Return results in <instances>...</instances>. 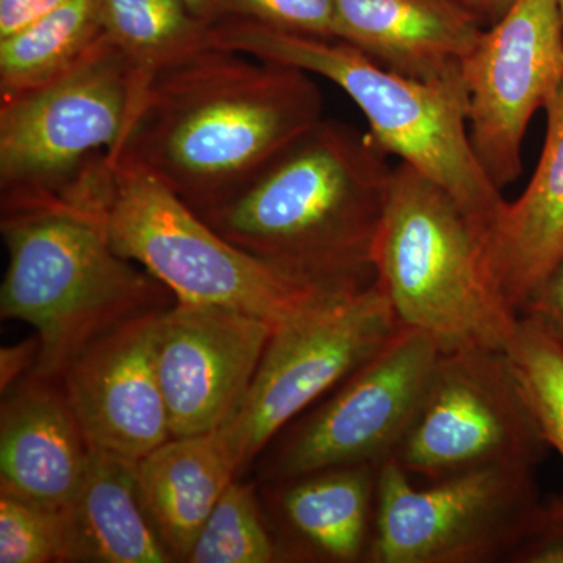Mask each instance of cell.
<instances>
[{"instance_id": "6da1fadb", "label": "cell", "mask_w": 563, "mask_h": 563, "mask_svg": "<svg viewBox=\"0 0 563 563\" xmlns=\"http://www.w3.org/2000/svg\"><path fill=\"white\" fill-rule=\"evenodd\" d=\"M312 74L203 47L155 74L111 161L151 174L198 214L228 201L322 120Z\"/></svg>"}, {"instance_id": "7a4b0ae2", "label": "cell", "mask_w": 563, "mask_h": 563, "mask_svg": "<svg viewBox=\"0 0 563 563\" xmlns=\"http://www.w3.org/2000/svg\"><path fill=\"white\" fill-rule=\"evenodd\" d=\"M369 133L322 118L228 201L199 214L279 272L324 288L376 279L393 168Z\"/></svg>"}, {"instance_id": "3957f363", "label": "cell", "mask_w": 563, "mask_h": 563, "mask_svg": "<svg viewBox=\"0 0 563 563\" xmlns=\"http://www.w3.org/2000/svg\"><path fill=\"white\" fill-rule=\"evenodd\" d=\"M111 190L113 168L101 157L58 195L2 209L9 263L0 317L35 329L40 357L33 374L43 379L60 380L103 335L176 302L157 277L111 244Z\"/></svg>"}, {"instance_id": "277c9868", "label": "cell", "mask_w": 563, "mask_h": 563, "mask_svg": "<svg viewBox=\"0 0 563 563\" xmlns=\"http://www.w3.org/2000/svg\"><path fill=\"white\" fill-rule=\"evenodd\" d=\"M207 46L332 81L361 109L373 140L450 192L484 235L498 220L506 201L474 154L465 81L409 79L346 41L276 31L242 18L211 25Z\"/></svg>"}, {"instance_id": "5b68a950", "label": "cell", "mask_w": 563, "mask_h": 563, "mask_svg": "<svg viewBox=\"0 0 563 563\" xmlns=\"http://www.w3.org/2000/svg\"><path fill=\"white\" fill-rule=\"evenodd\" d=\"M374 272L399 324L442 352L506 351L512 340L520 314L493 277L484 232L409 163L393 168Z\"/></svg>"}, {"instance_id": "8992f818", "label": "cell", "mask_w": 563, "mask_h": 563, "mask_svg": "<svg viewBox=\"0 0 563 563\" xmlns=\"http://www.w3.org/2000/svg\"><path fill=\"white\" fill-rule=\"evenodd\" d=\"M111 166L106 214L111 244L157 277L176 301L222 307L279 325L321 292L335 290L296 279L240 250L139 166L124 161Z\"/></svg>"}, {"instance_id": "52a82bcc", "label": "cell", "mask_w": 563, "mask_h": 563, "mask_svg": "<svg viewBox=\"0 0 563 563\" xmlns=\"http://www.w3.org/2000/svg\"><path fill=\"white\" fill-rule=\"evenodd\" d=\"M147 85L109 40L62 79L0 102L2 209L58 195L117 154Z\"/></svg>"}, {"instance_id": "ba28073f", "label": "cell", "mask_w": 563, "mask_h": 563, "mask_svg": "<svg viewBox=\"0 0 563 563\" xmlns=\"http://www.w3.org/2000/svg\"><path fill=\"white\" fill-rule=\"evenodd\" d=\"M401 328L377 279L363 287L321 292L276 325L250 393L235 417L221 428L239 474Z\"/></svg>"}, {"instance_id": "9c48e42d", "label": "cell", "mask_w": 563, "mask_h": 563, "mask_svg": "<svg viewBox=\"0 0 563 563\" xmlns=\"http://www.w3.org/2000/svg\"><path fill=\"white\" fill-rule=\"evenodd\" d=\"M542 507L529 466H487L418 488L387 459L366 563H507Z\"/></svg>"}, {"instance_id": "30bf717a", "label": "cell", "mask_w": 563, "mask_h": 563, "mask_svg": "<svg viewBox=\"0 0 563 563\" xmlns=\"http://www.w3.org/2000/svg\"><path fill=\"white\" fill-rule=\"evenodd\" d=\"M550 446L506 351L442 352L393 461L426 483L487 466L537 468Z\"/></svg>"}, {"instance_id": "8fae6325", "label": "cell", "mask_w": 563, "mask_h": 563, "mask_svg": "<svg viewBox=\"0 0 563 563\" xmlns=\"http://www.w3.org/2000/svg\"><path fill=\"white\" fill-rule=\"evenodd\" d=\"M440 354L431 336L399 329L383 350L273 440L263 466L266 483L335 466L383 465L409 428Z\"/></svg>"}, {"instance_id": "7c38bea8", "label": "cell", "mask_w": 563, "mask_h": 563, "mask_svg": "<svg viewBox=\"0 0 563 563\" xmlns=\"http://www.w3.org/2000/svg\"><path fill=\"white\" fill-rule=\"evenodd\" d=\"M474 154L499 190L523 172L532 118L563 85V21L559 0H515L481 35L463 63Z\"/></svg>"}, {"instance_id": "4fadbf2b", "label": "cell", "mask_w": 563, "mask_h": 563, "mask_svg": "<svg viewBox=\"0 0 563 563\" xmlns=\"http://www.w3.org/2000/svg\"><path fill=\"white\" fill-rule=\"evenodd\" d=\"M274 328L202 303L176 301L158 314L155 368L173 437L218 431L235 417Z\"/></svg>"}, {"instance_id": "5bb4252c", "label": "cell", "mask_w": 563, "mask_h": 563, "mask_svg": "<svg viewBox=\"0 0 563 563\" xmlns=\"http://www.w3.org/2000/svg\"><path fill=\"white\" fill-rule=\"evenodd\" d=\"M161 312L128 321L76 358L60 384L92 453L136 465L173 439L155 368Z\"/></svg>"}, {"instance_id": "9a60e30c", "label": "cell", "mask_w": 563, "mask_h": 563, "mask_svg": "<svg viewBox=\"0 0 563 563\" xmlns=\"http://www.w3.org/2000/svg\"><path fill=\"white\" fill-rule=\"evenodd\" d=\"M2 396L0 495L65 512L91 450L60 380L31 374Z\"/></svg>"}, {"instance_id": "2e32d148", "label": "cell", "mask_w": 563, "mask_h": 563, "mask_svg": "<svg viewBox=\"0 0 563 563\" xmlns=\"http://www.w3.org/2000/svg\"><path fill=\"white\" fill-rule=\"evenodd\" d=\"M333 2L336 38L393 73L428 84L462 81L463 63L484 32L461 0Z\"/></svg>"}, {"instance_id": "e0dca14e", "label": "cell", "mask_w": 563, "mask_h": 563, "mask_svg": "<svg viewBox=\"0 0 563 563\" xmlns=\"http://www.w3.org/2000/svg\"><path fill=\"white\" fill-rule=\"evenodd\" d=\"M544 113L539 165L523 195L506 202L484 236L493 277L518 314L563 257V85Z\"/></svg>"}, {"instance_id": "ac0fdd59", "label": "cell", "mask_w": 563, "mask_h": 563, "mask_svg": "<svg viewBox=\"0 0 563 563\" xmlns=\"http://www.w3.org/2000/svg\"><path fill=\"white\" fill-rule=\"evenodd\" d=\"M379 470L374 463L335 466L272 484L284 561L366 563Z\"/></svg>"}, {"instance_id": "d6986e66", "label": "cell", "mask_w": 563, "mask_h": 563, "mask_svg": "<svg viewBox=\"0 0 563 563\" xmlns=\"http://www.w3.org/2000/svg\"><path fill=\"white\" fill-rule=\"evenodd\" d=\"M239 476L221 429L173 437L135 466L141 506L174 562H187L222 493Z\"/></svg>"}, {"instance_id": "ffe728a7", "label": "cell", "mask_w": 563, "mask_h": 563, "mask_svg": "<svg viewBox=\"0 0 563 563\" xmlns=\"http://www.w3.org/2000/svg\"><path fill=\"white\" fill-rule=\"evenodd\" d=\"M135 466L91 451L84 484L65 510L68 562H174L141 506Z\"/></svg>"}, {"instance_id": "44dd1931", "label": "cell", "mask_w": 563, "mask_h": 563, "mask_svg": "<svg viewBox=\"0 0 563 563\" xmlns=\"http://www.w3.org/2000/svg\"><path fill=\"white\" fill-rule=\"evenodd\" d=\"M109 40L99 0H69L0 40V102L62 79Z\"/></svg>"}, {"instance_id": "7402d4cb", "label": "cell", "mask_w": 563, "mask_h": 563, "mask_svg": "<svg viewBox=\"0 0 563 563\" xmlns=\"http://www.w3.org/2000/svg\"><path fill=\"white\" fill-rule=\"evenodd\" d=\"M99 9L111 43L150 81L207 47L210 25L179 0H99Z\"/></svg>"}, {"instance_id": "603a6c76", "label": "cell", "mask_w": 563, "mask_h": 563, "mask_svg": "<svg viewBox=\"0 0 563 563\" xmlns=\"http://www.w3.org/2000/svg\"><path fill=\"white\" fill-rule=\"evenodd\" d=\"M506 354L544 442L563 461V343L539 318L520 314ZM551 503L563 509V492Z\"/></svg>"}, {"instance_id": "cb8c5ba5", "label": "cell", "mask_w": 563, "mask_h": 563, "mask_svg": "<svg viewBox=\"0 0 563 563\" xmlns=\"http://www.w3.org/2000/svg\"><path fill=\"white\" fill-rule=\"evenodd\" d=\"M284 561L254 485L233 479L211 510L188 563H273Z\"/></svg>"}, {"instance_id": "d4e9b609", "label": "cell", "mask_w": 563, "mask_h": 563, "mask_svg": "<svg viewBox=\"0 0 563 563\" xmlns=\"http://www.w3.org/2000/svg\"><path fill=\"white\" fill-rule=\"evenodd\" d=\"M68 562L65 512L0 495V563Z\"/></svg>"}, {"instance_id": "484cf974", "label": "cell", "mask_w": 563, "mask_h": 563, "mask_svg": "<svg viewBox=\"0 0 563 563\" xmlns=\"http://www.w3.org/2000/svg\"><path fill=\"white\" fill-rule=\"evenodd\" d=\"M225 11L276 31L336 38L333 0H225Z\"/></svg>"}, {"instance_id": "4316f807", "label": "cell", "mask_w": 563, "mask_h": 563, "mask_svg": "<svg viewBox=\"0 0 563 563\" xmlns=\"http://www.w3.org/2000/svg\"><path fill=\"white\" fill-rule=\"evenodd\" d=\"M507 563H563V509L543 503L539 517Z\"/></svg>"}, {"instance_id": "83f0119b", "label": "cell", "mask_w": 563, "mask_h": 563, "mask_svg": "<svg viewBox=\"0 0 563 563\" xmlns=\"http://www.w3.org/2000/svg\"><path fill=\"white\" fill-rule=\"evenodd\" d=\"M520 314L539 318L563 343V257L532 292Z\"/></svg>"}, {"instance_id": "f1b7e54d", "label": "cell", "mask_w": 563, "mask_h": 563, "mask_svg": "<svg viewBox=\"0 0 563 563\" xmlns=\"http://www.w3.org/2000/svg\"><path fill=\"white\" fill-rule=\"evenodd\" d=\"M40 357L38 336L3 346L0 351V390L2 395L35 372Z\"/></svg>"}, {"instance_id": "f546056e", "label": "cell", "mask_w": 563, "mask_h": 563, "mask_svg": "<svg viewBox=\"0 0 563 563\" xmlns=\"http://www.w3.org/2000/svg\"><path fill=\"white\" fill-rule=\"evenodd\" d=\"M69 0H0V40L24 31Z\"/></svg>"}, {"instance_id": "4dcf8cb0", "label": "cell", "mask_w": 563, "mask_h": 563, "mask_svg": "<svg viewBox=\"0 0 563 563\" xmlns=\"http://www.w3.org/2000/svg\"><path fill=\"white\" fill-rule=\"evenodd\" d=\"M481 24H495L501 20L507 10L514 5L515 0H461Z\"/></svg>"}, {"instance_id": "1f68e13d", "label": "cell", "mask_w": 563, "mask_h": 563, "mask_svg": "<svg viewBox=\"0 0 563 563\" xmlns=\"http://www.w3.org/2000/svg\"><path fill=\"white\" fill-rule=\"evenodd\" d=\"M179 2L210 27L228 16L225 0H179Z\"/></svg>"}, {"instance_id": "d6a6232c", "label": "cell", "mask_w": 563, "mask_h": 563, "mask_svg": "<svg viewBox=\"0 0 563 563\" xmlns=\"http://www.w3.org/2000/svg\"><path fill=\"white\" fill-rule=\"evenodd\" d=\"M559 7H561L562 21H563V0H559Z\"/></svg>"}]
</instances>
